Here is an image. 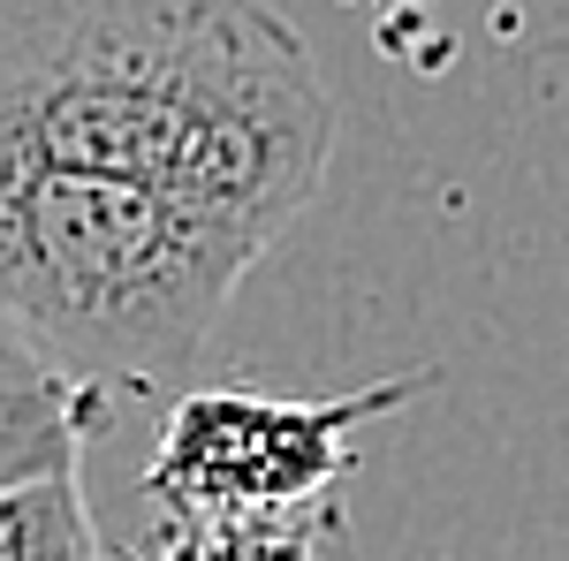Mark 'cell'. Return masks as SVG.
Instances as JSON below:
<instances>
[{
  "label": "cell",
  "mask_w": 569,
  "mask_h": 561,
  "mask_svg": "<svg viewBox=\"0 0 569 561\" xmlns=\"http://www.w3.org/2000/svg\"><path fill=\"white\" fill-rule=\"evenodd\" d=\"M335 91L273 0H0V168H77L289 228Z\"/></svg>",
  "instance_id": "1"
},
{
  "label": "cell",
  "mask_w": 569,
  "mask_h": 561,
  "mask_svg": "<svg viewBox=\"0 0 569 561\" xmlns=\"http://www.w3.org/2000/svg\"><path fill=\"white\" fill-rule=\"evenodd\" d=\"M273 243L281 228L182 190L0 168V327L99 394H152L198 364Z\"/></svg>",
  "instance_id": "2"
},
{
  "label": "cell",
  "mask_w": 569,
  "mask_h": 561,
  "mask_svg": "<svg viewBox=\"0 0 569 561\" xmlns=\"http://www.w3.org/2000/svg\"><path fill=\"white\" fill-rule=\"evenodd\" d=\"M433 388V372H395L365 394L289 402V394L198 388L160 418L144 493L160 517H236V509H297L327 501L357 463V432Z\"/></svg>",
  "instance_id": "3"
},
{
  "label": "cell",
  "mask_w": 569,
  "mask_h": 561,
  "mask_svg": "<svg viewBox=\"0 0 569 561\" xmlns=\"http://www.w3.org/2000/svg\"><path fill=\"white\" fill-rule=\"evenodd\" d=\"M107 394L53 372L16 327H0V485L46 471H77Z\"/></svg>",
  "instance_id": "4"
},
{
  "label": "cell",
  "mask_w": 569,
  "mask_h": 561,
  "mask_svg": "<svg viewBox=\"0 0 569 561\" xmlns=\"http://www.w3.org/2000/svg\"><path fill=\"white\" fill-rule=\"evenodd\" d=\"M130 561V554H122ZM137 561H357L342 501L297 509H236V517H168Z\"/></svg>",
  "instance_id": "5"
},
{
  "label": "cell",
  "mask_w": 569,
  "mask_h": 561,
  "mask_svg": "<svg viewBox=\"0 0 569 561\" xmlns=\"http://www.w3.org/2000/svg\"><path fill=\"white\" fill-rule=\"evenodd\" d=\"M0 561H122L84 509L77 471L0 485Z\"/></svg>",
  "instance_id": "6"
}]
</instances>
